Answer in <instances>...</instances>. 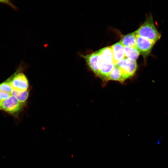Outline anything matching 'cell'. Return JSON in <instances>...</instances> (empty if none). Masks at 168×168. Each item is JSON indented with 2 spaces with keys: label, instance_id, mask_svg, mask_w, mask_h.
Instances as JSON below:
<instances>
[{
  "label": "cell",
  "instance_id": "obj_13",
  "mask_svg": "<svg viewBox=\"0 0 168 168\" xmlns=\"http://www.w3.org/2000/svg\"><path fill=\"white\" fill-rule=\"evenodd\" d=\"M11 95L14 96L20 103L24 104L28 99L29 91L28 90L19 91L12 89Z\"/></svg>",
  "mask_w": 168,
  "mask_h": 168
},
{
  "label": "cell",
  "instance_id": "obj_1",
  "mask_svg": "<svg viewBox=\"0 0 168 168\" xmlns=\"http://www.w3.org/2000/svg\"><path fill=\"white\" fill-rule=\"evenodd\" d=\"M134 32L136 35L147 39L155 43L161 37V34L156 28L151 15L146 18L143 24Z\"/></svg>",
  "mask_w": 168,
  "mask_h": 168
},
{
  "label": "cell",
  "instance_id": "obj_9",
  "mask_svg": "<svg viewBox=\"0 0 168 168\" xmlns=\"http://www.w3.org/2000/svg\"><path fill=\"white\" fill-rule=\"evenodd\" d=\"M115 65L113 63H107L100 61L98 77L104 81H107L108 77Z\"/></svg>",
  "mask_w": 168,
  "mask_h": 168
},
{
  "label": "cell",
  "instance_id": "obj_11",
  "mask_svg": "<svg viewBox=\"0 0 168 168\" xmlns=\"http://www.w3.org/2000/svg\"><path fill=\"white\" fill-rule=\"evenodd\" d=\"M110 80L118 81L123 82L125 81L121 71L119 67L116 65L110 74L107 81Z\"/></svg>",
  "mask_w": 168,
  "mask_h": 168
},
{
  "label": "cell",
  "instance_id": "obj_16",
  "mask_svg": "<svg viewBox=\"0 0 168 168\" xmlns=\"http://www.w3.org/2000/svg\"><path fill=\"white\" fill-rule=\"evenodd\" d=\"M1 3L6 4L16 11L18 9V8L15 6L10 0H0V4Z\"/></svg>",
  "mask_w": 168,
  "mask_h": 168
},
{
  "label": "cell",
  "instance_id": "obj_2",
  "mask_svg": "<svg viewBox=\"0 0 168 168\" xmlns=\"http://www.w3.org/2000/svg\"><path fill=\"white\" fill-rule=\"evenodd\" d=\"M20 67L15 73L12 77L8 79L12 89L19 91L28 90L29 86L28 81L26 75L20 72Z\"/></svg>",
  "mask_w": 168,
  "mask_h": 168
},
{
  "label": "cell",
  "instance_id": "obj_6",
  "mask_svg": "<svg viewBox=\"0 0 168 168\" xmlns=\"http://www.w3.org/2000/svg\"><path fill=\"white\" fill-rule=\"evenodd\" d=\"M91 69L97 76L99 73L100 58L97 52L86 55H82Z\"/></svg>",
  "mask_w": 168,
  "mask_h": 168
},
{
  "label": "cell",
  "instance_id": "obj_3",
  "mask_svg": "<svg viewBox=\"0 0 168 168\" xmlns=\"http://www.w3.org/2000/svg\"><path fill=\"white\" fill-rule=\"evenodd\" d=\"M116 65L120 69L125 80L133 76L138 67L136 60L127 58H124Z\"/></svg>",
  "mask_w": 168,
  "mask_h": 168
},
{
  "label": "cell",
  "instance_id": "obj_10",
  "mask_svg": "<svg viewBox=\"0 0 168 168\" xmlns=\"http://www.w3.org/2000/svg\"><path fill=\"white\" fill-rule=\"evenodd\" d=\"M136 38L133 32L124 36L120 41L124 46L134 47L136 45Z\"/></svg>",
  "mask_w": 168,
  "mask_h": 168
},
{
  "label": "cell",
  "instance_id": "obj_7",
  "mask_svg": "<svg viewBox=\"0 0 168 168\" xmlns=\"http://www.w3.org/2000/svg\"><path fill=\"white\" fill-rule=\"evenodd\" d=\"M111 46L113 54L114 63L116 65L125 58L124 46L120 41Z\"/></svg>",
  "mask_w": 168,
  "mask_h": 168
},
{
  "label": "cell",
  "instance_id": "obj_15",
  "mask_svg": "<svg viewBox=\"0 0 168 168\" xmlns=\"http://www.w3.org/2000/svg\"><path fill=\"white\" fill-rule=\"evenodd\" d=\"M11 95L8 93L0 91V101L2 102L7 99Z\"/></svg>",
  "mask_w": 168,
  "mask_h": 168
},
{
  "label": "cell",
  "instance_id": "obj_14",
  "mask_svg": "<svg viewBox=\"0 0 168 168\" xmlns=\"http://www.w3.org/2000/svg\"><path fill=\"white\" fill-rule=\"evenodd\" d=\"M12 87L8 79L0 84V91H4L11 95Z\"/></svg>",
  "mask_w": 168,
  "mask_h": 168
},
{
  "label": "cell",
  "instance_id": "obj_17",
  "mask_svg": "<svg viewBox=\"0 0 168 168\" xmlns=\"http://www.w3.org/2000/svg\"><path fill=\"white\" fill-rule=\"evenodd\" d=\"M1 102L0 101V110L1 109Z\"/></svg>",
  "mask_w": 168,
  "mask_h": 168
},
{
  "label": "cell",
  "instance_id": "obj_8",
  "mask_svg": "<svg viewBox=\"0 0 168 168\" xmlns=\"http://www.w3.org/2000/svg\"><path fill=\"white\" fill-rule=\"evenodd\" d=\"M97 52L99 56L100 61L114 64L113 54L111 46L103 48L100 49Z\"/></svg>",
  "mask_w": 168,
  "mask_h": 168
},
{
  "label": "cell",
  "instance_id": "obj_12",
  "mask_svg": "<svg viewBox=\"0 0 168 168\" xmlns=\"http://www.w3.org/2000/svg\"><path fill=\"white\" fill-rule=\"evenodd\" d=\"M125 57L136 60L138 57L140 52L135 47L124 46Z\"/></svg>",
  "mask_w": 168,
  "mask_h": 168
},
{
  "label": "cell",
  "instance_id": "obj_4",
  "mask_svg": "<svg viewBox=\"0 0 168 168\" xmlns=\"http://www.w3.org/2000/svg\"><path fill=\"white\" fill-rule=\"evenodd\" d=\"M23 105L11 95L7 99L1 102V110L14 115L22 110Z\"/></svg>",
  "mask_w": 168,
  "mask_h": 168
},
{
  "label": "cell",
  "instance_id": "obj_5",
  "mask_svg": "<svg viewBox=\"0 0 168 168\" xmlns=\"http://www.w3.org/2000/svg\"><path fill=\"white\" fill-rule=\"evenodd\" d=\"M135 47L140 54L144 56L147 55L151 51L154 44V42L147 39L136 35Z\"/></svg>",
  "mask_w": 168,
  "mask_h": 168
}]
</instances>
